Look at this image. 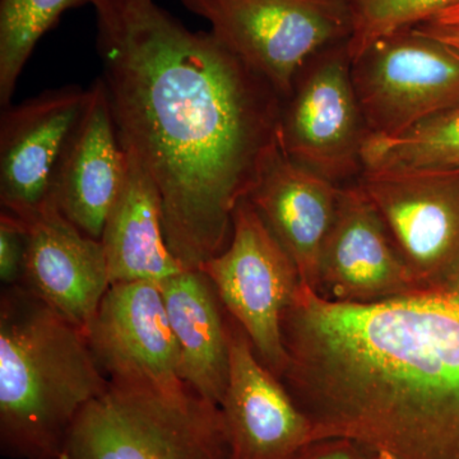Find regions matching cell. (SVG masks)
I'll use <instances>...</instances> for the list:
<instances>
[{"label":"cell","instance_id":"277c9868","mask_svg":"<svg viewBox=\"0 0 459 459\" xmlns=\"http://www.w3.org/2000/svg\"><path fill=\"white\" fill-rule=\"evenodd\" d=\"M66 459H231L221 411L192 389L108 379L74 420Z\"/></svg>","mask_w":459,"mask_h":459},{"label":"cell","instance_id":"5bb4252c","mask_svg":"<svg viewBox=\"0 0 459 459\" xmlns=\"http://www.w3.org/2000/svg\"><path fill=\"white\" fill-rule=\"evenodd\" d=\"M16 216L27 237L21 285L86 334L110 287L101 240L81 231L50 202Z\"/></svg>","mask_w":459,"mask_h":459},{"label":"cell","instance_id":"e0dca14e","mask_svg":"<svg viewBox=\"0 0 459 459\" xmlns=\"http://www.w3.org/2000/svg\"><path fill=\"white\" fill-rule=\"evenodd\" d=\"M178 350L184 385L220 406L230 373L226 310L201 268L160 283Z\"/></svg>","mask_w":459,"mask_h":459},{"label":"cell","instance_id":"8fae6325","mask_svg":"<svg viewBox=\"0 0 459 459\" xmlns=\"http://www.w3.org/2000/svg\"><path fill=\"white\" fill-rule=\"evenodd\" d=\"M108 379L146 383L166 392L188 388L179 373V350L160 285L114 283L86 332Z\"/></svg>","mask_w":459,"mask_h":459},{"label":"cell","instance_id":"2e32d148","mask_svg":"<svg viewBox=\"0 0 459 459\" xmlns=\"http://www.w3.org/2000/svg\"><path fill=\"white\" fill-rule=\"evenodd\" d=\"M341 186L296 164L281 144L247 199L298 267L301 285L316 290L318 264Z\"/></svg>","mask_w":459,"mask_h":459},{"label":"cell","instance_id":"ba28073f","mask_svg":"<svg viewBox=\"0 0 459 459\" xmlns=\"http://www.w3.org/2000/svg\"><path fill=\"white\" fill-rule=\"evenodd\" d=\"M201 270L226 312L246 331L259 360L281 379L289 364L281 319L300 290V274L249 199L235 208L229 246Z\"/></svg>","mask_w":459,"mask_h":459},{"label":"cell","instance_id":"484cf974","mask_svg":"<svg viewBox=\"0 0 459 459\" xmlns=\"http://www.w3.org/2000/svg\"><path fill=\"white\" fill-rule=\"evenodd\" d=\"M47 459H66L65 455H59V457L47 458Z\"/></svg>","mask_w":459,"mask_h":459},{"label":"cell","instance_id":"7c38bea8","mask_svg":"<svg viewBox=\"0 0 459 459\" xmlns=\"http://www.w3.org/2000/svg\"><path fill=\"white\" fill-rule=\"evenodd\" d=\"M230 373L221 411L231 459H292L312 442L309 419L256 356L252 341L226 312Z\"/></svg>","mask_w":459,"mask_h":459},{"label":"cell","instance_id":"5b68a950","mask_svg":"<svg viewBox=\"0 0 459 459\" xmlns=\"http://www.w3.org/2000/svg\"><path fill=\"white\" fill-rule=\"evenodd\" d=\"M211 32L285 100L296 75L320 50L350 41L344 0H181Z\"/></svg>","mask_w":459,"mask_h":459},{"label":"cell","instance_id":"603a6c76","mask_svg":"<svg viewBox=\"0 0 459 459\" xmlns=\"http://www.w3.org/2000/svg\"><path fill=\"white\" fill-rule=\"evenodd\" d=\"M292 459H383L369 446L347 437H322L305 444Z\"/></svg>","mask_w":459,"mask_h":459},{"label":"cell","instance_id":"6da1fadb","mask_svg":"<svg viewBox=\"0 0 459 459\" xmlns=\"http://www.w3.org/2000/svg\"><path fill=\"white\" fill-rule=\"evenodd\" d=\"M96 44L120 143L159 189L166 240L186 270L229 246L232 216L280 146L282 98L212 32L155 0H93Z\"/></svg>","mask_w":459,"mask_h":459},{"label":"cell","instance_id":"8992f818","mask_svg":"<svg viewBox=\"0 0 459 459\" xmlns=\"http://www.w3.org/2000/svg\"><path fill=\"white\" fill-rule=\"evenodd\" d=\"M280 144L296 164L338 186L360 179L370 137L351 78L349 41L310 57L282 100Z\"/></svg>","mask_w":459,"mask_h":459},{"label":"cell","instance_id":"4fadbf2b","mask_svg":"<svg viewBox=\"0 0 459 459\" xmlns=\"http://www.w3.org/2000/svg\"><path fill=\"white\" fill-rule=\"evenodd\" d=\"M90 90L45 91L0 117V204L23 214L49 202L51 181L63 151L82 117Z\"/></svg>","mask_w":459,"mask_h":459},{"label":"cell","instance_id":"44dd1931","mask_svg":"<svg viewBox=\"0 0 459 459\" xmlns=\"http://www.w3.org/2000/svg\"><path fill=\"white\" fill-rule=\"evenodd\" d=\"M352 16L351 60L383 36L429 22L459 0H344Z\"/></svg>","mask_w":459,"mask_h":459},{"label":"cell","instance_id":"30bf717a","mask_svg":"<svg viewBox=\"0 0 459 459\" xmlns=\"http://www.w3.org/2000/svg\"><path fill=\"white\" fill-rule=\"evenodd\" d=\"M419 290L360 183L341 186L336 214L318 264L316 294L344 304H371Z\"/></svg>","mask_w":459,"mask_h":459},{"label":"cell","instance_id":"cb8c5ba5","mask_svg":"<svg viewBox=\"0 0 459 459\" xmlns=\"http://www.w3.org/2000/svg\"><path fill=\"white\" fill-rule=\"evenodd\" d=\"M422 32L428 33L431 38L449 45L459 51V25H439L435 22H425L416 26Z\"/></svg>","mask_w":459,"mask_h":459},{"label":"cell","instance_id":"7a4b0ae2","mask_svg":"<svg viewBox=\"0 0 459 459\" xmlns=\"http://www.w3.org/2000/svg\"><path fill=\"white\" fill-rule=\"evenodd\" d=\"M281 334V382L312 440L347 437L383 459H459V281L371 304L301 285Z\"/></svg>","mask_w":459,"mask_h":459},{"label":"cell","instance_id":"7402d4cb","mask_svg":"<svg viewBox=\"0 0 459 459\" xmlns=\"http://www.w3.org/2000/svg\"><path fill=\"white\" fill-rule=\"evenodd\" d=\"M27 237L22 220L8 211L0 214V280L3 286L22 282Z\"/></svg>","mask_w":459,"mask_h":459},{"label":"cell","instance_id":"d4e9b609","mask_svg":"<svg viewBox=\"0 0 459 459\" xmlns=\"http://www.w3.org/2000/svg\"><path fill=\"white\" fill-rule=\"evenodd\" d=\"M429 22L439 23V25H459V4L446 9Z\"/></svg>","mask_w":459,"mask_h":459},{"label":"cell","instance_id":"9a60e30c","mask_svg":"<svg viewBox=\"0 0 459 459\" xmlns=\"http://www.w3.org/2000/svg\"><path fill=\"white\" fill-rule=\"evenodd\" d=\"M89 90L86 108L54 172L49 202L84 234L101 240L128 159L101 78Z\"/></svg>","mask_w":459,"mask_h":459},{"label":"cell","instance_id":"ac0fdd59","mask_svg":"<svg viewBox=\"0 0 459 459\" xmlns=\"http://www.w3.org/2000/svg\"><path fill=\"white\" fill-rule=\"evenodd\" d=\"M126 179L105 222L101 243L110 285L160 283L186 268L166 240L164 211L155 181L131 153Z\"/></svg>","mask_w":459,"mask_h":459},{"label":"cell","instance_id":"9c48e42d","mask_svg":"<svg viewBox=\"0 0 459 459\" xmlns=\"http://www.w3.org/2000/svg\"><path fill=\"white\" fill-rule=\"evenodd\" d=\"M371 199L418 289L459 281V170H364Z\"/></svg>","mask_w":459,"mask_h":459},{"label":"cell","instance_id":"d6986e66","mask_svg":"<svg viewBox=\"0 0 459 459\" xmlns=\"http://www.w3.org/2000/svg\"><path fill=\"white\" fill-rule=\"evenodd\" d=\"M364 170L437 169L459 170V105L391 137L370 135Z\"/></svg>","mask_w":459,"mask_h":459},{"label":"cell","instance_id":"ffe728a7","mask_svg":"<svg viewBox=\"0 0 459 459\" xmlns=\"http://www.w3.org/2000/svg\"><path fill=\"white\" fill-rule=\"evenodd\" d=\"M93 0H0V104L11 105L36 44L69 9Z\"/></svg>","mask_w":459,"mask_h":459},{"label":"cell","instance_id":"3957f363","mask_svg":"<svg viewBox=\"0 0 459 459\" xmlns=\"http://www.w3.org/2000/svg\"><path fill=\"white\" fill-rule=\"evenodd\" d=\"M108 377L86 334L27 287L0 296V449L47 459L65 452L81 411L107 391Z\"/></svg>","mask_w":459,"mask_h":459},{"label":"cell","instance_id":"52a82bcc","mask_svg":"<svg viewBox=\"0 0 459 459\" xmlns=\"http://www.w3.org/2000/svg\"><path fill=\"white\" fill-rule=\"evenodd\" d=\"M351 78L370 135L400 134L459 105V51L418 27L370 44Z\"/></svg>","mask_w":459,"mask_h":459}]
</instances>
